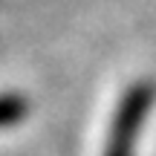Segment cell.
<instances>
[{
  "label": "cell",
  "mask_w": 156,
  "mask_h": 156,
  "mask_svg": "<svg viewBox=\"0 0 156 156\" xmlns=\"http://www.w3.org/2000/svg\"><path fill=\"white\" fill-rule=\"evenodd\" d=\"M151 101H153V90L147 84H139L124 93V98L116 107V116H113V127L107 133L104 156H133V142L139 136L142 119L147 116Z\"/></svg>",
  "instance_id": "1"
},
{
  "label": "cell",
  "mask_w": 156,
  "mask_h": 156,
  "mask_svg": "<svg viewBox=\"0 0 156 156\" xmlns=\"http://www.w3.org/2000/svg\"><path fill=\"white\" fill-rule=\"evenodd\" d=\"M23 113H26V101H23L20 95H12V93L0 95V130L17 124L23 119Z\"/></svg>",
  "instance_id": "2"
}]
</instances>
